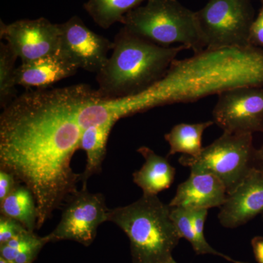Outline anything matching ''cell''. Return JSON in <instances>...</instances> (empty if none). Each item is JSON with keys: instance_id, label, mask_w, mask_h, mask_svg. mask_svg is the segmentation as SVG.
<instances>
[{"instance_id": "1", "label": "cell", "mask_w": 263, "mask_h": 263, "mask_svg": "<svg viewBox=\"0 0 263 263\" xmlns=\"http://www.w3.org/2000/svg\"><path fill=\"white\" fill-rule=\"evenodd\" d=\"M95 95L86 84L31 90L0 116V170L32 192L38 230L79 190L71 167L83 131L78 114Z\"/></svg>"}, {"instance_id": "2", "label": "cell", "mask_w": 263, "mask_h": 263, "mask_svg": "<svg viewBox=\"0 0 263 263\" xmlns=\"http://www.w3.org/2000/svg\"><path fill=\"white\" fill-rule=\"evenodd\" d=\"M263 86V49L249 46L205 49L185 60H176L165 76L134 96L100 100L98 112L117 122L150 109L197 101L238 86Z\"/></svg>"}, {"instance_id": "3", "label": "cell", "mask_w": 263, "mask_h": 263, "mask_svg": "<svg viewBox=\"0 0 263 263\" xmlns=\"http://www.w3.org/2000/svg\"><path fill=\"white\" fill-rule=\"evenodd\" d=\"M184 46H159L123 27L114 41L112 53L97 74V99L113 100L134 96L160 81Z\"/></svg>"}, {"instance_id": "4", "label": "cell", "mask_w": 263, "mask_h": 263, "mask_svg": "<svg viewBox=\"0 0 263 263\" xmlns=\"http://www.w3.org/2000/svg\"><path fill=\"white\" fill-rule=\"evenodd\" d=\"M171 209L157 195H146L129 205L110 209L109 221L129 238L133 263H160L173 258L181 237L170 217Z\"/></svg>"}, {"instance_id": "5", "label": "cell", "mask_w": 263, "mask_h": 263, "mask_svg": "<svg viewBox=\"0 0 263 263\" xmlns=\"http://www.w3.org/2000/svg\"><path fill=\"white\" fill-rule=\"evenodd\" d=\"M123 27L138 37L159 46H184L194 53L205 49L195 12L178 0H148L131 10L122 21Z\"/></svg>"}, {"instance_id": "6", "label": "cell", "mask_w": 263, "mask_h": 263, "mask_svg": "<svg viewBox=\"0 0 263 263\" xmlns=\"http://www.w3.org/2000/svg\"><path fill=\"white\" fill-rule=\"evenodd\" d=\"M253 134H223L210 145L203 147L200 155L193 157L182 155L179 162L190 171H207L216 176L229 194L238 186L254 167H257Z\"/></svg>"}, {"instance_id": "7", "label": "cell", "mask_w": 263, "mask_h": 263, "mask_svg": "<svg viewBox=\"0 0 263 263\" xmlns=\"http://www.w3.org/2000/svg\"><path fill=\"white\" fill-rule=\"evenodd\" d=\"M205 49L247 48L254 20L250 0H210L195 12Z\"/></svg>"}, {"instance_id": "8", "label": "cell", "mask_w": 263, "mask_h": 263, "mask_svg": "<svg viewBox=\"0 0 263 263\" xmlns=\"http://www.w3.org/2000/svg\"><path fill=\"white\" fill-rule=\"evenodd\" d=\"M109 213L103 194L89 193L83 186L63 205L58 226L48 235L50 240H73L89 247L96 238L99 226L109 221Z\"/></svg>"}, {"instance_id": "9", "label": "cell", "mask_w": 263, "mask_h": 263, "mask_svg": "<svg viewBox=\"0 0 263 263\" xmlns=\"http://www.w3.org/2000/svg\"><path fill=\"white\" fill-rule=\"evenodd\" d=\"M213 119L223 132H263V86H238L218 95Z\"/></svg>"}, {"instance_id": "10", "label": "cell", "mask_w": 263, "mask_h": 263, "mask_svg": "<svg viewBox=\"0 0 263 263\" xmlns=\"http://www.w3.org/2000/svg\"><path fill=\"white\" fill-rule=\"evenodd\" d=\"M0 37L14 52L22 63L34 61L60 52V24L46 18L22 19L13 23L0 24Z\"/></svg>"}, {"instance_id": "11", "label": "cell", "mask_w": 263, "mask_h": 263, "mask_svg": "<svg viewBox=\"0 0 263 263\" xmlns=\"http://www.w3.org/2000/svg\"><path fill=\"white\" fill-rule=\"evenodd\" d=\"M60 53L79 69L98 74L108 61L114 42L93 32L76 15L60 24Z\"/></svg>"}, {"instance_id": "12", "label": "cell", "mask_w": 263, "mask_h": 263, "mask_svg": "<svg viewBox=\"0 0 263 263\" xmlns=\"http://www.w3.org/2000/svg\"><path fill=\"white\" fill-rule=\"evenodd\" d=\"M218 214L221 226L235 229L263 214V169L254 167L231 193Z\"/></svg>"}, {"instance_id": "13", "label": "cell", "mask_w": 263, "mask_h": 263, "mask_svg": "<svg viewBox=\"0 0 263 263\" xmlns=\"http://www.w3.org/2000/svg\"><path fill=\"white\" fill-rule=\"evenodd\" d=\"M227 196L226 186L214 174L191 171L190 177L178 186L169 205L189 209L221 208Z\"/></svg>"}, {"instance_id": "14", "label": "cell", "mask_w": 263, "mask_h": 263, "mask_svg": "<svg viewBox=\"0 0 263 263\" xmlns=\"http://www.w3.org/2000/svg\"><path fill=\"white\" fill-rule=\"evenodd\" d=\"M79 70L61 53L22 63L15 70L17 85L25 88L46 89L58 81L75 75Z\"/></svg>"}, {"instance_id": "15", "label": "cell", "mask_w": 263, "mask_h": 263, "mask_svg": "<svg viewBox=\"0 0 263 263\" xmlns=\"http://www.w3.org/2000/svg\"><path fill=\"white\" fill-rule=\"evenodd\" d=\"M138 152L145 162L141 168L133 174V182L141 189L143 195H157L169 189L174 182L176 171L167 157L157 155L146 146L140 147Z\"/></svg>"}, {"instance_id": "16", "label": "cell", "mask_w": 263, "mask_h": 263, "mask_svg": "<svg viewBox=\"0 0 263 263\" xmlns=\"http://www.w3.org/2000/svg\"><path fill=\"white\" fill-rule=\"evenodd\" d=\"M113 123L90 126L83 129L80 141V149L85 151L86 164L84 172L81 174L80 181L86 186L88 179L95 174L101 172L110 131Z\"/></svg>"}, {"instance_id": "17", "label": "cell", "mask_w": 263, "mask_h": 263, "mask_svg": "<svg viewBox=\"0 0 263 263\" xmlns=\"http://www.w3.org/2000/svg\"><path fill=\"white\" fill-rule=\"evenodd\" d=\"M1 215L18 221L27 230L37 228V208L35 198L27 186L18 183L14 190L0 202Z\"/></svg>"}, {"instance_id": "18", "label": "cell", "mask_w": 263, "mask_h": 263, "mask_svg": "<svg viewBox=\"0 0 263 263\" xmlns=\"http://www.w3.org/2000/svg\"><path fill=\"white\" fill-rule=\"evenodd\" d=\"M214 124V121H208L195 124L181 123L175 125L164 135V139L170 146L167 157L178 153L193 157L200 155L203 148L202 138L204 132Z\"/></svg>"}, {"instance_id": "19", "label": "cell", "mask_w": 263, "mask_h": 263, "mask_svg": "<svg viewBox=\"0 0 263 263\" xmlns=\"http://www.w3.org/2000/svg\"><path fill=\"white\" fill-rule=\"evenodd\" d=\"M148 0H88L84 5L85 10L95 24L104 29L114 24L122 23L124 15L141 6Z\"/></svg>"}, {"instance_id": "20", "label": "cell", "mask_w": 263, "mask_h": 263, "mask_svg": "<svg viewBox=\"0 0 263 263\" xmlns=\"http://www.w3.org/2000/svg\"><path fill=\"white\" fill-rule=\"evenodd\" d=\"M49 242L48 235L40 237L34 232L27 231L0 245V257L11 263H32Z\"/></svg>"}, {"instance_id": "21", "label": "cell", "mask_w": 263, "mask_h": 263, "mask_svg": "<svg viewBox=\"0 0 263 263\" xmlns=\"http://www.w3.org/2000/svg\"><path fill=\"white\" fill-rule=\"evenodd\" d=\"M18 57L7 43H0V105L5 108L17 98L15 62Z\"/></svg>"}, {"instance_id": "22", "label": "cell", "mask_w": 263, "mask_h": 263, "mask_svg": "<svg viewBox=\"0 0 263 263\" xmlns=\"http://www.w3.org/2000/svg\"><path fill=\"white\" fill-rule=\"evenodd\" d=\"M170 217L173 221L181 238H185L191 243L192 247L197 254L199 243L193 222L192 209L185 207H171Z\"/></svg>"}, {"instance_id": "23", "label": "cell", "mask_w": 263, "mask_h": 263, "mask_svg": "<svg viewBox=\"0 0 263 263\" xmlns=\"http://www.w3.org/2000/svg\"><path fill=\"white\" fill-rule=\"evenodd\" d=\"M209 213V209H192L193 214V222L195 234H196L197 241L199 243V250L197 255L200 254H213L219 256L226 260L232 263H247L241 261L235 260L226 254L221 253L214 249L208 243L204 235V226Z\"/></svg>"}, {"instance_id": "24", "label": "cell", "mask_w": 263, "mask_h": 263, "mask_svg": "<svg viewBox=\"0 0 263 263\" xmlns=\"http://www.w3.org/2000/svg\"><path fill=\"white\" fill-rule=\"evenodd\" d=\"M29 231L18 221L11 218L0 216V245Z\"/></svg>"}, {"instance_id": "25", "label": "cell", "mask_w": 263, "mask_h": 263, "mask_svg": "<svg viewBox=\"0 0 263 263\" xmlns=\"http://www.w3.org/2000/svg\"><path fill=\"white\" fill-rule=\"evenodd\" d=\"M249 43L251 46L263 49V0L258 15L251 27Z\"/></svg>"}, {"instance_id": "26", "label": "cell", "mask_w": 263, "mask_h": 263, "mask_svg": "<svg viewBox=\"0 0 263 263\" xmlns=\"http://www.w3.org/2000/svg\"><path fill=\"white\" fill-rule=\"evenodd\" d=\"M18 183L13 175L0 170V202L13 192Z\"/></svg>"}, {"instance_id": "27", "label": "cell", "mask_w": 263, "mask_h": 263, "mask_svg": "<svg viewBox=\"0 0 263 263\" xmlns=\"http://www.w3.org/2000/svg\"><path fill=\"white\" fill-rule=\"evenodd\" d=\"M254 258L258 263H263V237L255 236L251 241Z\"/></svg>"}, {"instance_id": "28", "label": "cell", "mask_w": 263, "mask_h": 263, "mask_svg": "<svg viewBox=\"0 0 263 263\" xmlns=\"http://www.w3.org/2000/svg\"><path fill=\"white\" fill-rule=\"evenodd\" d=\"M256 160L257 167L263 169V145L256 152Z\"/></svg>"}, {"instance_id": "29", "label": "cell", "mask_w": 263, "mask_h": 263, "mask_svg": "<svg viewBox=\"0 0 263 263\" xmlns=\"http://www.w3.org/2000/svg\"><path fill=\"white\" fill-rule=\"evenodd\" d=\"M160 263H178L176 262V260L174 259V257L173 258L170 259L169 260L165 261V262H160Z\"/></svg>"}, {"instance_id": "30", "label": "cell", "mask_w": 263, "mask_h": 263, "mask_svg": "<svg viewBox=\"0 0 263 263\" xmlns=\"http://www.w3.org/2000/svg\"><path fill=\"white\" fill-rule=\"evenodd\" d=\"M0 263H11L10 262H8V261L5 260V259H2L1 262Z\"/></svg>"}, {"instance_id": "31", "label": "cell", "mask_w": 263, "mask_h": 263, "mask_svg": "<svg viewBox=\"0 0 263 263\" xmlns=\"http://www.w3.org/2000/svg\"><path fill=\"white\" fill-rule=\"evenodd\" d=\"M262 219H263V214H262Z\"/></svg>"}]
</instances>
